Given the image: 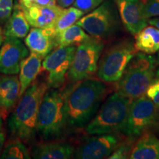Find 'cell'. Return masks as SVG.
Here are the masks:
<instances>
[{
  "mask_svg": "<svg viewBox=\"0 0 159 159\" xmlns=\"http://www.w3.org/2000/svg\"><path fill=\"white\" fill-rule=\"evenodd\" d=\"M107 93L105 82L87 78L68 90L66 114L69 127L83 128L92 119Z\"/></svg>",
  "mask_w": 159,
  "mask_h": 159,
  "instance_id": "1",
  "label": "cell"
},
{
  "mask_svg": "<svg viewBox=\"0 0 159 159\" xmlns=\"http://www.w3.org/2000/svg\"><path fill=\"white\" fill-rule=\"evenodd\" d=\"M49 88L47 80H35L21 97L8 121V128L13 137L25 143L34 139L39 107Z\"/></svg>",
  "mask_w": 159,
  "mask_h": 159,
  "instance_id": "2",
  "label": "cell"
},
{
  "mask_svg": "<svg viewBox=\"0 0 159 159\" xmlns=\"http://www.w3.org/2000/svg\"><path fill=\"white\" fill-rule=\"evenodd\" d=\"M69 89H49L46 91L38 114L37 134L43 140H55L62 136L69 127L66 96Z\"/></svg>",
  "mask_w": 159,
  "mask_h": 159,
  "instance_id": "3",
  "label": "cell"
},
{
  "mask_svg": "<svg viewBox=\"0 0 159 159\" xmlns=\"http://www.w3.org/2000/svg\"><path fill=\"white\" fill-rule=\"evenodd\" d=\"M157 63L151 55L139 52L133 57L116 84V90L134 99L145 94L154 78Z\"/></svg>",
  "mask_w": 159,
  "mask_h": 159,
  "instance_id": "4",
  "label": "cell"
},
{
  "mask_svg": "<svg viewBox=\"0 0 159 159\" xmlns=\"http://www.w3.org/2000/svg\"><path fill=\"white\" fill-rule=\"evenodd\" d=\"M132 100L118 91L111 94L85 127V132L91 136L119 132L128 116Z\"/></svg>",
  "mask_w": 159,
  "mask_h": 159,
  "instance_id": "5",
  "label": "cell"
},
{
  "mask_svg": "<svg viewBox=\"0 0 159 159\" xmlns=\"http://www.w3.org/2000/svg\"><path fill=\"white\" fill-rule=\"evenodd\" d=\"M91 37L107 39L120 29V16L114 0H106L77 21Z\"/></svg>",
  "mask_w": 159,
  "mask_h": 159,
  "instance_id": "6",
  "label": "cell"
},
{
  "mask_svg": "<svg viewBox=\"0 0 159 159\" xmlns=\"http://www.w3.org/2000/svg\"><path fill=\"white\" fill-rule=\"evenodd\" d=\"M136 51L134 43L130 40H123L110 46L99 58L97 77L105 83L118 82Z\"/></svg>",
  "mask_w": 159,
  "mask_h": 159,
  "instance_id": "7",
  "label": "cell"
},
{
  "mask_svg": "<svg viewBox=\"0 0 159 159\" xmlns=\"http://www.w3.org/2000/svg\"><path fill=\"white\" fill-rule=\"evenodd\" d=\"M104 49L102 40L91 37L77 46L72 63L67 74L71 82L77 83L95 75Z\"/></svg>",
  "mask_w": 159,
  "mask_h": 159,
  "instance_id": "8",
  "label": "cell"
},
{
  "mask_svg": "<svg viewBox=\"0 0 159 159\" xmlns=\"http://www.w3.org/2000/svg\"><path fill=\"white\" fill-rule=\"evenodd\" d=\"M158 108L146 95L133 99L124 125L119 133L131 138H137L152 129Z\"/></svg>",
  "mask_w": 159,
  "mask_h": 159,
  "instance_id": "9",
  "label": "cell"
},
{
  "mask_svg": "<svg viewBox=\"0 0 159 159\" xmlns=\"http://www.w3.org/2000/svg\"><path fill=\"white\" fill-rule=\"evenodd\" d=\"M76 48L75 46L57 47L43 59L42 69L47 73L49 88L58 89L64 83Z\"/></svg>",
  "mask_w": 159,
  "mask_h": 159,
  "instance_id": "10",
  "label": "cell"
},
{
  "mask_svg": "<svg viewBox=\"0 0 159 159\" xmlns=\"http://www.w3.org/2000/svg\"><path fill=\"white\" fill-rule=\"evenodd\" d=\"M121 142V139L116 134L93 135L75 149L74 156L79 159L108 158Z\"/></svg>",
  "mask_w": 159,
  "mask_h": 159,
  "instance_id": "11",
  "label": "cell"
},
{
  "mask_svg": "<svg viewBox=\"0 0 159 159\" xmlns=\"http://www.w3.org/2000/svg\"><path fill=\"white\" fill-rule=\"evenodd\" d=\"M29 55L28 48L20 39L5 37L0 49V74H19L21 61Z\"/></svg>",
  "mask_w": 159,
  "mask_h": 159,
  "instance_id": "12",
  "label": "cell"
},
{
  "mask_svg": "<svg viewBox=\"0 0 159 159\" xmlns=\"http://www.w3.org/2000/svg\"><path fill=\"white\" fill-rule=\"evenodd\" d=\"M120 19L131 35H136L148 25L144 17V2L142 0H114Z\"/></svg>",
  "mask_w": 159,
  "mask_h": 159,
  "instance_id": "13",
  "label": "cell"
},
{
  "mask_svg": "<svg viewBox=\"0 0 159 159\" xmlns=\"http://www.w3.org/2000/svg\"><path fill=\"white\" fill-rule=\"evenodd\" d=\"M22 7L30 25L38 28H52L65 8L58 5L41 6L33 5Z\"/></svg>",
  "mask_w": 159,
  "mask_h": 159,
  "instance_id": "14",
  "label": "cell"
},
{
  "mask_svg": "<svg viewBox=\"0 0 159 159\" xmlns=\"http://www.w3.org/2000/svg\"><path fill=\"white\" fill-rule=\"evenodd\" d=\"M25 43L30 52L44 58L55 48L52 29L33 27L25 38Z\"/></svg>",
  "mask_w": 159,
  "mask_h": 159,
  "instance_id": "15",
  "label": "cell"
},
{
  "mask_svg": "<svg viewBox=\"0 0 159 159\" xmlns=\"http://www.w3.org/2000/svg\"><path fill=\"white\" fill-rule=\"evenodd\" d=\"M20 93L19 78L16 75L0 76V116L5 118L16 106Z\"/></svg>",
  "mask_w": 159,
  "mask_h": 159,
  "instance_id": "16",
  "label": "cell"
},
{
  "mask_svg": "<svg viewBox=\"0 0 159 159\" xmlns=\"http://www.w3.org/2000/svg\"><path fill=\"white\" fill-rule=\"evenodd\" d=\"M75 148L65 142L46 141L35 145L31 156L35 159H68L75 156Z\"/></svg>",
  "mask_w": 159,
  "mask_h": 159,
  "instance_id": "17",
  "label": "cell"
},
{
  "mask_svg": "<svg viewBox=\"0 0 159 159\" xmlns=\"http://www.w3.org/2000/svg\"><path fill=\"white\" fill-rule=\"evenodd\" d=\"M43 59L35 53L30 52L28 56L21 61L19 72L20 98L32 83L36 80L38 75L41 72L42 69Z\"/></svg>",
  "mask_w": 159,
  "mask_h": 159,
  "instance_id": "18",
  "label": "cell"
},
{
  "mask_svg": "<svg viewBox=\"0 0 159 159\" xmlns=\"http://www.w3.org/2000/svg\"><path fill=\"white\" fill-rule=\"evenodd\" d=\"M130 159H159V138L147 131L136 141L131 151Z\"/></svg>",
  "mask_w": 159,
  "mask_h": 159,
  "instance_id": "19",
  "label": "cell"
},
{
  "mask_svg": "<svg viewBox=\"0 0 159 159\" xmlns=\"http://www.w3.org/2000/svg\"><path fill=\"white\" fill-rule=\"evenodd\" d=\"M30 24L20 3L13 6L3 34L5 37L25 39L30 31Z\"/></svg>",
  "mask_w": 159,
  "mask_h": 159,
  "instance_id": "20",
  "label": "cell"
},
{
  "mask_svg": "<svg viewBox=\"0 0 159 159\" xmlns=\"http://www.w3.org/2000/svg\"><path fill=\"white\" fill-rule=\"evenodd\" d=\"M134 47L145 54H154L159 51V29L154 26H146L135 35Z\"/></svg>",
  "mask_w": 159,
  "mask_h": 159,
  "instance_id": "21",
  "label": "cell"
},
{
  "mask_svg": "<svg viewBox=\"0 0 159 159\" xmlns=\"http://www.w3.org/2000/svg\"><path fill=\"white\" fill-rule=\"evenodd\" d=\"M91 36L77 24L59 33L55 36V48L70 46H78Z\"/></svg>",
  "mask_w": 159,
  "mask_h": 159,
  "instance_id": "22",
  "label": "cell"
},
{
  "mask_svg": "<svg viewBox=\"0 0 159 159\" xmlns=\"http://www.w3.org/2000/svg\"><path fill=\"white\" fill-rule=\"evenodd\" d=\"M30 151L24 142L19 138L9 140L0 155L2 159H30Z\"/></svg>",
  "mask_w": 159,
  "mask_h": 159,
  "instance_id": "23",
  "label": "cell"
},
{
  "mask_svg": "<svg viewBox=\"0 0 159 159\" xmlns=\"http://www.w3.org/2000/svg\"><path fill=\"white\" fill-rule=\"evenodd\" d=\"M85 13L81 10L74 6L65 8L52 27L55 36L64 30L69 28L71 25L76 24L77 21Z\"/></svg>",
  "mask_w": 159,
  "mask_h": 159,
  "instance_id": "24",
  "label": "cell"
},
{
  "mask_svg": "<svg viewBox=\"0 0 159 159\" xmlns=\"http://www.w3.org/2000/svg\"><path fill=\"white\" fill-rule=\"evenodd\" d=\"M128 140L121 142L114 152L109 156L108 159H126L130 158L131 151L135 144V138L128 137Z\"/></svg>",
  "mask_w": 159,
  "mask_h": 159,
  "instance_id": "25",
  "label": "cell"
},
{
  "mask_svg": "<svg viewBox=\"0 0 159 159\" xmlns=\"http://www.w3.org/2000/svg\"><path fill=\"white\" fill-rule=\"evenodd\" d=\"M145 95L153 102L157 108H159V69H156L154 78L145 92Z\"/></svg>",
  "mask_w": 159,
  "mask_h": 159,
  "instance_id": "26",
  "label": "cell"
},
{
  "mask_svg": "<svg viewBox=\"0 0 159 159\" xmlns=\"http://www.w3.org/2000/svg\"><path fill=\"white\" fill-rule=\"evenodd\" d=\"M106 0H75L74 7L81 10L84 13H88L100 5Z\"/></svg>",
  "mask_w": 159,
  "mask_h": 159,
  "instance_id": "27",
  "label": "cell"
},
{
  "mask_svg": "<svg viewBox=\"0 0 159 159\" xmlns=\"http://www.w3.org/2000/svg\"><path fill=\"white\" fill-rule=\"evenodd\" d=\"M144 16L147 19L159 17V0H147L144 3Z\"/></svg>",
  "mask_w": 159,
  "mask_h": 159,
  "instance_id": "28",
  "label": "cell"
},
{
  "mask_svg": "<svg viewBox=\"0 0 159 159\" xmlns=\"http://www.w3.org/2000/svg\"><path fill=\"white\" fill-rule=\"evenodd\" d=\"M13 8V0H0V22L7 21Z\"/></svg>",
  "mask_w": 159,
  "mask_h": 159,
  "instance_id": "29",
  "label": "cell"
},
{
  "mask_svg": "<svg viewBox=\"0 0 159 159\" xmlns=\"http://www.w3.org/2000/svg\"><path fill=\"white\" fill-rule=\"evenodd\" d=\"M75 2V0H56L57 5H58L63 8H67L70 7L71 5H73Z\"/></svg>",
  "mask_w": 159,
  "mask_h": 159,
  "instance_id": "30",
  "label": "cell"
},
{
  "mask_svg": "<svg viewBox=\"0 0 159 159\" xmlns=\"http://www.w3.org/2000/svg\"><path fill=\"white\" fill-rule=\"evenodd\" d=\"M152 130H154L155 132L157 133V134L159 136V108H158V110H157L156 120H155Z\"/></svg>",
  "mask_w": 159,
  "mask_h": 159,
  "instance_id": "31",
  "label": "cell"
},
{
  "mask_svg": "<svg viewBox=\"0 0 159 159\" xmlns=\"http://www.w3.org/2000/svg\"><path fill=\"white\" fill-rule=\"evenodd\" d=\"M5 139H6L5 133V131L2 130L1 131H0V153H1L2 150L4 145H5Z\"/></svg>",
  "mask_w": 159,
  "mask_h": 159,
  "instance_id": "32",
  "label": "cell"
},
{
  "mask_svg": "<svg viewBox=\"0 0 159 159\" xmlns=\"http://www.w3.org/2000/svg\"><path fill=\"white\" fill-rule=\"evenodd\" d=\"M148 22L149 25L154 26L159 29V17H152L148 19Z\"/></svg>",
  "mask_w": 159,
  "mask_h": 159,
  "instance_id": "33",
  "label": "cell"
},
{
  "mask_svg": "<svg viewBox=\"0 0 159 159\" xmlns=\"http://www.w3.org/2000/svg\"><path fill=\"white\" fill-rule=\"evenodd\" d=\"M3 42V36L2 35V33H0V47L2 46V43Z\"/></svg>",
  "mask_w": 159,
  "mask_h": 159,
  "instance_id": "34",
  "label": "cell"
},
{
  "mask_svg": "<svg viewBox=\"0 0 159 159\" xmlns=\"http://www.w3.org/2000/svg\"><path fill=\"white\" fill-rule=\"evenodd\" d=\"M2 129V118L0 116V131Z\"/></svg>",
  "mask_w": 159,
  "mask_h": 159,
  "instance_id": "35",
  "label": "cell"
},
{
  "mask_svg": "<svg viewBox=\"0 0 159 159\" xmlns=\"http://www.w3.org/2000/svg\"><path fill=\"white\" fill-rule=\"evenodd\" d=\"M156 60L157 66H158V65H159V52H158V55H157V57H156Z\"/></svg>",
  "mask_w": 159,
  "mask_h": 159,
  "instance_id": "36",
  "label": "cell"
}]
</instances>
